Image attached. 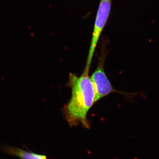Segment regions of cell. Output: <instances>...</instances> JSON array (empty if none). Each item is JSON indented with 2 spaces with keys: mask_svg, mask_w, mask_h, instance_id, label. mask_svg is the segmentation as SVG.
Segmentation results:
<instances>
[{
  "mask_svg": "<svg viewBox=\"0 0 159 159\" xmlns=\"http://www.w3.org/2000/svg\"><path fill=\"white\" fill-rule=\"evenodd\" d=\"M68 85L71 89V97L64 108L66 120L72 127L82 124L89 128L87 115L95 102L96 93L89 75L82 74L80 76L70 74Z\"/></svg>",
  "mask_w": 159,
  "mask_h": 159,
  "instance_id": "6da1fadb",
  "label": "cell"
},
{
  "mask_svg": "<svg viewBox=\"0 0 159 159\" xmlns=\"http://www.w3.org/2000/svg\"><path fill=\"white\" fill-rule=\"evenodd\" d=\"M111 0H101L97 10L92 41L87 59L85 69L83 74L89 75L90 68L100 35L106 25L110 14Z\"/></svg>",
  "mask_w": 159,
  "mask_h": 159,
  "instance_id": "7a4b0ae2",
  "label": "cell"
},
{
  "mask_svg": "<svg viewBox=\"0 0 159 159\" xmlns=\"http://www.w3.org/2000/svg\"><path fill=\"white\" fill-rule=\"evenodd\" d=\"M101 51L98 66L90 77L96 93V102L112 93H122L114 88L107 76L104 69V61L107 56L106 50H104L102 48Z\"/></svg>",
  "mask_w": 159,
  "mask_h": 159,
  "instance_id": "3957f363",
  "label": "cell"
},
{
  "mask_svg": "<svg viewBox=\"0 0 159 159\" xmlns=\"http://www.w3.org/2000/svg\"><path fill=\"white\" fill-rule=\"evenodd\" d=\"M6 150L8 153L19 157L21 159H47L46 156L28 152L19 148L8 147Z\"/></svg>",
  "mask_w": 159,
  "mask_h": 159,
  "instance_id": "277c9868",
  "label": "cell"
}]
</instances>
